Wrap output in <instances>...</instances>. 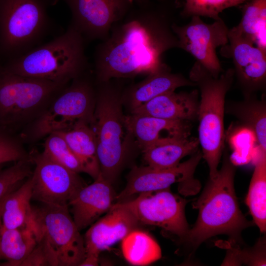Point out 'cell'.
<instances>
[{
    "label": "cell",
    "mask_w": 266,
    "mask_h": 266,
    "mask_svg": "<svg viewBox=\"0 0 266 266\" xmlns=\"http://www.w3.org/2000/svg\"><path fill=\"white\" fill-rule=\"evenodd\" d=\"M128 12L111 27L96 47V82L149 75L165 64L163 54L178 47L169 16L145 0H136Z\"/></svg>",
    "instance_id": "6da1fadb"
},
{
    "label": "cell",
    "mask_w": 266,
    "mask_h": 266,
    "mask_svg": "<svg viewBox=\"0 0 266 266\" xmlns=\"http://www.w3.org/2000/svg\"><path fill=\"white\" fill-rule=\"evenodd\" d=\"M221 168L209 180L193 203L199 210L197 221L183 242L196 249L207 239L226 234L231 243L241 242L242 231L254 224L241 212L236 196L235 167L227 151H223Z\"/></svg>",
    "instance_id": "7a4b0ae2"
},
{
    "label": "cell",
    "mask_w": 266,
    "mask_h": 266,
    "mask_svg": "<svg viewBox=\"0 0 266 266\" xmlns=\"http://www.w3.org/2000/svg\"><path fill=\"white\" fill-rule=\"evenodd\" d=\"M85 41L69 24L66 31L50 41L10 59L3 68L16 74L69 83L87 71Z\"/></svg>",
    "instance_id": "3957f363"
},
{
    "label": "cell",
    "mask_w": 266,
    "mask_h": 266,
    "mask_svg": "<svg viewBox=\"0 0 266 266\" xmlns=\"http://www.w3.org/2000/svg\"><path fill=\"white\" fill-rule=\"evenodd\" d=\"M234 75V69L229 68L215 76L197 62L189 73V79L200 91L198 140L208 166L209 178L217 175L224 150L225 98Z\"/></svg>",
    "instance_id": "277c9868"
},
{
    "label": "cell",
    "mask_w": 266,
    "mask_h": 266,
    "mask_svg": "<svg viewBox=\"0 0 266 266\" xmlns=\"http://www.w3.org/2000/svg\"><path fill=\"white\" fill-rule=\"evenodd\" d=\"M69 83L16 74L6 70L2 65L0 66V131L13 134L20 133Z\"/></svg>",
    "instance_id": "5b68a950"
},
{
    "label": "cell",
    "mask_w": 266,
    "mask_h": 266,
    "mask_svg": "<svg viewBox=\"0 0 266 266\" xmlns=\"http://www.w3.org/2000/svg\"><path fill=\"white\" fill-rule=\"evenodd\" d=\"M99 84L91 126L95 136L100 174L112 184L124 162L132 135L126 124L120 93L109 81Z\"/></svg>",
    "instance_id": "8992f818"
},
{
    "label": "cell",
    "mask_w": 266,
    "mask_h": 266,
    "mask_svg": "<svg viewBox=\"0 0 266 266\" xmlns=\"http://www.w3.org/2000/svg\"><path fill=\"white\" fill-rule=\"evenodd\" d=\"M86 73L72 79L47 107L19 133L18 136L23 143L36 142L52 133L69 130L80 122L92 124L97 89Z\"/></svg>",
    "instance_id": "52a82bcc"
},
{
    "label": "cell",
    "mask_w": 266,
    "mask_h": 266,
    "mask_svg": "<svg viewBox=\"0 0 266 266\" xmlns=\"http://www.w3.org/2000/svg\"><path fill=\"white\" fill-rule=\"evenodd\" d=\"M58 0H0V54L7 60L41 45L53 28L49 6Z\"/></svg>",
    "instance_id": "ba28073f"
},
{
    "label": "cell",
    "mask_w": 266,
    "mask_h": 266,
    "mask_svg": "<svg viewBox=\"0 0 266 266\" xmlns=\"http://www.w3.org/2000/svg\"><path fill=\"white\" fill-rule=\"evenodd\" d=\"M38 237H43L57 257L59 266H80L85 257L83 237L79 233L68 205L44 204L33 207Z\"/></svg>",
    "instance_id": "9c48e42d"
},
{
    "label": "cell",
    "mask_w": 266,
    "mask_h": 266,
    "mask_svg": "<svg viewBox=\"0 0 266 266\" xmlns=\"http://www.w3.org/2000/svg\"><path fill=\"white\" fill-rule=\"evenodd\" d=\"M187 202L167 188L142 193L133 199L117 203L129 210L139 224L161 228L183 242L190 229L185 212Z\"/></svg>",
    "instance_id": "30bf717a"
},
{
    "label": "cell",
    "mask_w": 266,
    "mask_h": 266,
    "mask_svg": "<svg viewBox=\"0 0 266 266\" xmlns=\"http://www.w3.org/2000/svg\"><path fill=\"white\" fill-rule=\"evenodd\" d=\"M30 154L35 165L31 176L32 199L44 204L68 205L85 186L78 173L56 162L43 152Z\"/></svg>",
    "instance_id": "8fae6325"
},
{
    "label": "cell",
    "mask_w": 266,
    "mask_h": 266,
    "mask_svg": "<svg viewBox=\"0 0 266 266\" xmlns=\"http://www.w3.org/2000/svg\"><path fill=\"white\" fill-rule=\"evenodd\" d=\"M171 28L178 40V47L191 54L214 76L224 71L216 50L229 42V30L221 18L206 24L200 16H193L187 24L179 26L173 23Z\"/></svg>",
    "instance_id": "7c38bea8"
},
{
    "label": "cell",
    "mask_w": 266,
    "mask_h": 266,
    "mask_svg": "<svg viewBox=\"0 0 266 266\" xmlns=\"http://www.w3.org/2000/svg\"><path fill=\"white\" fill-rule=\"evenodd\" d=\"M202 158L197 150L188 160L168 168L150 166L134 167L130 172L125 188L116 196V200H124L136 194L169 188L178 183V190L184 195L191 194L188 188H199V182L194 178L196 169Z\"/></svg>",
    "instance_id": "4fadbf2b"
},
{
    "label": "cell",
    "mask_w": 266,
    "mask_h": 266,
    "mask_svg": "<svg viewBox=\"0 0 266 266\" xmlns=\"http://www.w3.org/2000/svg\"><path fill=\"white\" fill-rule=\"evenodd\" d=\"M71 12L70 25L85 42L105 39L112 26L131 9L134 0H63Z\"/></svg>",
    "instance_id": "5bb4252c"
},
{
    "label": "cell",
    "mask_w": 266,
    "mask_h": 266,
    "mask_svg": "<svg viewBox=\"0 0 266 266\" xmlns=\"http://www.w3.org/2000/svg\"><path fill=\"white\" fill-rule=\"evenodd\" d=\"M228 52L234 66V74L245 97L264 89L266 81V52L229 30Z\"/></svg>",
    "instance_id": "9a60e30c"
},
{
    "label": "cell",
    "mask_w": 266,
    "mask_h": 266,
    "mask_svg": "<svg viewBox=\"0 0 266 266\" xmlns=\"http://www.w3.org/2000/svg\"><path fill=\"white\" fill-rule=\"evenodd\" d=\"M140 225L126 208L114 203L105 215L93 223L83 237L85 256L99 257L102 251L121 241Z\"/></svg>",
    "instance_id": "2e32d148"
},
{
    "label": "cell",
    "mask_w": 266,
    "mask_h": 266,
    "mask_svg": "<svg viewBox=\"0 0 266 266\" xmlns=\"http://www.w3.org/2000/svg\"><path fill=\"white\" fill-rule=\"evenodd\" d=\"M94 182L84 186L69 201L73 220L81 231L91 226L114 204L116 194L112 184L100 173Z\"/></svg>",
    "instance_id": "e0dca14e"
},
{
    "label": "cell",
    "mask_w": 266,
    "mask_h": 266,
    "mask_svg": "<svg viewBox=\"0 0 266 266\" xmlns=\"http://www.w3.org/2000/svg\"><path fill=\"white\" fill-rule=\"evenodd\" d=\"M199 91L169 92L159 95L132 113L175 120L193 121L198 118Z\"/></svg>",
    "instance_id": "ac0fdd59"
},
{
    "label": "cell",
    "mask_w": 266,
    "mask_h": 266,
    "mask_svg": "<svg viewBox=\"0 0 266 266\" xmlns=\"http://www.w3.org/2000/svg\"><path fill=\"white\" fill-rule=\"evenodd\" d=\"M125 122L132 136L143 151L159 140L171 136L189 137L191 134L190 122L167 120L149 116L133 114L125 116Z\"/></svg>",
    "instance_id": "d6986e66"
},
{
    "label": "cell",
    "mask_w": 266,
    "mask_h": 266,
    "mask_svg": "<svg viewBox=\"0 0 266 266\" xmlns=\"http://www.w3.org/2000/svg\"><path fill=\"white\" fill-rule=\"evenodd\" d=\"M194 86L195 83L182 74L171 73L165 64L144 80L132 86L125 94L133 110L159 95L175 91L181 87Z\"/></svg>",
    "instance_id": "ffe728a7"
},
{
    "label": "cell",
    "mask_w": 266,
    "mask_h": 266,
    "mask_svg": "<svg viewBox=\"0 0 266 266\" xmlns=\"http://www.w3.org/2000/svg\"><path fill=\"white\" fill-rule=\"evenodd\" d=\"M198 138L171 136L162 138L142 151L148 166L158 168L174 167L185 156L197 151Z\"/></svg>",
    "instance_id": "44dd1931"
},
{
    "label": "cell",
    "mask_w": 266,
    "mask_h": 266,
    "mask_svg": "<svg viewBox=\"0 0 266 266\" xmlns=\"http://www.w3.org/2000/svg\"><path fill=\"white\" fill-rule=\"evenodd\" d=\"M58 133L64 137L79 161L83 172L94 180L97 179L100 167L95 133L91 124L80 122L69 130Z\"/></svg>",
    "instance_id": "7402d4cb"
},
{
    "label": "cell",
    "mask_w": 266,
    "mask_h": 266,
    "mask_svg": "<svg viewBox=\"0 0 266 266\" xmlns=\"http://www.w3.org/2000/svg\"><path fill=\"white\" fill-rule=\"evenodd\" d=\"M225 112L236 118L254 134L260 150L266 152V103L253 95L243 100L225 103Z\"/></svg>",
    "instance_id": "603a6c76"
},
{
    "label": "cell",
    "mask_w": 266,
    "mask_h": 266,
    "mask_svg": "<svg viewBox=\"0 0 266 266\" xmlns=\"http://www.w3.org/2000/svg\"><path fill=\"white\" fill-rule=\"evenodd\" d=\"M37 242L35 224L33 221L28 225L15 229L2 228L0 254L6 262L4 266H19L29 256Z\"/></svg>",
    "instance_id": "cb8c5ba5"
},
{
    "label": "cell",
    "mask_w": 266,
    "mask_h": 266,
    "mask_svg": "<svg viewBox=\"0 0 266 266\" xmlns=\"http://www.w3.org/2000/svg\"><path fill=\"white\" fill-rule=\"evenodd\" d=\"M31 176L7 197L2 212V228H17L28 225L33 221Z\"/></svg>",
    "instance_id": "d4e9b609"
},
{
    "label": "cell",
    "mask_w": 266,
    "mask_h": 266,
    "mask_svg": "<svg viewBox=\"0 0 266 266\" xmlns=\"http://www.w3.org/2000/svg\"><path fill=\"white\" fill-rule=\"evenodd\" d=\"M231 30L266 52V0L246 2L240 23Z\"/></svg>",
    "instance_id": "484cf974"
},
{
    "label": "cell",
    "mask_w": 266,
    "mask_h": 266,
    "mask_svg": "<svg viewBox=\"0 0 266 266\" xmlns=\"http://www.w3.org/2000/svg\"><path fill=\"white\" fill-rule=\"evenodd\" d=\"M253 222L261 233L266 231V152L260 150L245 200Z\"/></svg>",
    "instance_id": "4316f807"
},
{
    "label": "cell",
    "mask_w": 266,
    "mask_h": 266,
    "mask_svg": "<svg viewBox=\"0 0 266 266\" xmlns=\"http://www.w3.org/2000/svg\"><path fill=\"white\" fill-rule=\"evenodd\" d=\"M121 249L126 260L135 266H146L161 259L160 246L148 233L137 229L122 240Z\"/></svg>",
    "instance_id": "83f0119b"
},
{
    "label": "cell",
    "mask_w": 266,
    "mask_h": 266,
    "mask_svg": "<svg viewBox=\"0 0 266 266\" xmlns=\"http://www.w3.org/2000/svg\"><path fill=\"white\" fill-rule=\"evenodd\" d=\"M45 138L43 152L45 154L73 171L83 172L79 161L60 134L52 133Z\"/></svg>",
    "instance_id": "f1b7e54d"
},
{
    "label": "cell",
    "mask_w": 266,
    "mask_h": 266,
    "mask_svg": "<svg viewBox=\"0 0 266 266\" xmlns=\"http://www.w3.org/2000/svg\"><path fill=\"white\" fill-rule=\"evenodd\" d=\"M247 0H184L182 15L204 16L214 20L221 18L219 14L225 9L237 6Z\"/></svg>",
    "instance_id": "f546056e"
},
{
    "label": "cell",
    "mask_w": 266,
    "mask_h": 266,
    "mask_svg": "<svg viewBox=\"0 0 266 266\" xmlns=\"http://www.w3.org/2000/svg\"><path fill=\"white\" fill-rule=\"evenodd\" d=\"M30 159L16 162L14 165L0 171V200L19 187L32 174Z\"/></svg>",
    "instance_id": "4dcf8cb0"
},
{
    "label": "cell",
    "mask_w": 266,
    "mask_h": 266,
    "mask_svg": "<svg viewBox=\"0 0 266 266\" xmlns=\"http://www.w3.org/2000/svg\"><path fill=\"white\" fill-rule=\"evenodd\" d=\"M29 159L30 154L18 135L0 131V166L8 162Z\"/></svg>",
    "instance_id": "1f68e13d"
},
{
    "label": "cell",
    "mask_w": 266,
    "mask_h": 266,
    "mask_svg": "<svg viewBox=\"0 0 266 266\" xmlns=\"http://www.w3.org/2000/svg\"><path fill=\"white\" fill-rule=\"evenodd\" d=\"M59 266L55 252L42 236L38 237L37 242L21 266Z\"/></svg>",
    "instance_id": "d6a6232c"
},
{
    "label": "cell",
    "mask_w": 266,
    "mask_h": 266,
    "mask_svg": "<svg viewBox=\"0 0 266 266\" xmlns=\"http://www.w3.org/2000/svg\"><path fill=\"white\" fill-rule=\"evenodd\" d=\"M99 262V257L94 256H85L84 260L80 266H98Z\"/></svg>",
    "instance_id": "836d02e7"
},
{
    "label": "cell",
    "mask_w": 266,
    "mask_h": 266,
    "mask_svg": "<svg viewBox=\"0 0 266 266\" xmlns=\"http://www.w3.org/2000/svg\"><path fill=\"white\" fill-rule=\"evenodd\" d=\"M10 193H8V194H7L6 195H5V196H4L3 198H2L0 200V237H1V229H2V209H3V204H4V203L5 202V200L7 198V197L8 196V195L10 194ZM1 256H0V260L1 259Z\"/></svg>",
    "instance_id": "e575fe53"
},
{
    "label": "cell",
    "mask_w": 266,
    "mask_h": 266,
    "mask_svg": "<svg viewBox=\"0 0 266 266\" xmlns=\"http://www.w3.org/2000/svg\"><path fill=\"white\" fill-rule=\"evenodd\" d=\"M0 57H1V55H0V66H2V64L0 63Z\"/></svg>",
    "instance_id": "d590c367"
}]
</instances>
